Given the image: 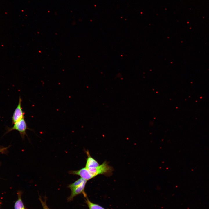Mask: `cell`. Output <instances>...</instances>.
<instances>
[{"label": "cell", "mask_w": 209, "mask_h": 209, "mask_svg": "<svg viewBox=\"0 0 209 209\" xmlns=\"http://www.w3.org/2000/svg\"><path fill=\"white\" fill-rule=\"evenodd\" d=\"M109 163L106 161L98 166L93 168L87 169L88 172L90 179L100 175L110 176L114 170L113 168L108 165Z\"/></svg>", "instance_id": "1"}, {"label": "cell", "mask_w": 209, "mask_h": 209, "mask_svg": "<svg viewBox=\"0 0 209 209\" xmlns=\"http://www.w3.org/2000/svg\"><path fill=\"white\" fill-rule=\"evenodd\" d=\"M28 129H30L28 127L26 123L24 118L14 124L12 127H7L6 134L13 130H16L19 132L21 137L22 139H24L25 135L28 136L26 133V130Z\"/></svg>", "instance_id": "2"}, {"label": "cell", "mask_w": 209, "mask_h": 209, "mask_svg": "<svg viewBox=\"0 0 209 209\" xmlns=\"http://www.w3.org/2000/svg\"><path fill=\"white\" fill-rule=\"evenodd\" d=\"M22 101L21 98L20 96L17 105L15 109L12 116V124L24 118L25 113L22 107Z\"/></svg>", "instance_id": "3"}, {"label": "cell", "mask_w": 209, "mask_h": 209, "mask_svg": "<svg viewBox=\"0 0 209 209\" xmlns=\"http://www.w3.org/2000/svg\"><path fill=\"white\" fill-rule=\"evenodd\" d=\"M87 182V181L85 180L80 185L71 190V195L67 198L68 201H72L75 197L81 194H82L84 197H87L86 194L84 192L85 188Z\"/></svg>", "instance_id": "4"}, {"label": "cell", "mask_w": 209, "mask_h": 209, "mask_svg": "<svg viewBox=\"0 0 209 209\" xmlns=\"http://www.w3.org/2000/svg\"><path fill=\"white\" fill-rule=\"evenodd\" d=\"M85 152L87 156L85 167L87 169L93 168L100 165L98 161L91 156L89 150L85 151Z\"/></svg>", "instance_id": "5"}, {"label": "cell", "mask_w": 209, "mask_h": 209, "mask_svg": "<svg viewBox=\"0 0 209 209\" xmlns=\"http://www.w3.org/2000/svg\"><path fill=\"white\" fill-rule=\"evenodd\" d=\"M22 193L21 191L17 192L18 198L15 203L14 209H26L21 199Z\"/></svg>", "instance_id": "6"}, {"label": "cell", "mask_w": 209, "mask_h": 209, "mask_svg": "<svg viewBox=\"0 0 209 209\" xmlns=\"http://www.w3.org/2000/svg\"><path fill=\"white\" fill-rule=\"evenodd\" d=\"M86 198V203L89 209H105L98 204L92 203L90 201L87 197Z\"/></svg>", "instance_id": "7"}, {"label": "cell", "mask_w": 209, "mask_h": 209, "mask_svg": "<svg viewBox=\"0 0 209 209\" xmlns=\"http://www.w3.org/2000/svg\"><path fill=\"white\" fill-rule=\"evenodd\" d=\"M86 180L80 178L73 183L68 185L67 187L71 190L81 185Z\"/></svg>", "instance_id": "8"}, {"label": "cell", "mask_w": 209, "mask_h": 209, "mask_svg": "<svg viewBox=\"0 0 209 209\" xmlns=\"http://www.w3.org/2000/svg\"><path fill=\"white\" fill-rule=\"evenodd\" d=\"M39 200L41 203L43 209H50L46 204V199H45V201H44L41 199V197L39 198Z\"/></svg>", "instance_id": "9"}, {"label": "cell", "mask_w": 209, "mask_h": 209, "mask_svg": "<svg viewBox=\"0 0 209 209\" xmlns=\"http://www.w3.org/2000/svg\"><path fill=\"white\" fill-rule=\"evenodd\" d=\"M8 147H0V153H4L6 151Z\"/></svg>", "instance_id": "10"}]
</instances>
